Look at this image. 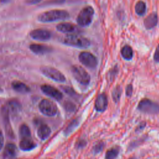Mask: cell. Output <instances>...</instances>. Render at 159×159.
Segmentation results:
<instances>
[{"label":"cell","instance_id":"6da1fadb","mask_svg":"<svg viewBox=\"0 0 159 159\" xmlns=\"http://www.w3.org/2000/svg\"><path fill=\"white\" fill-rule=\"evenodd\" d=\"M70 17L68 11L61 9H53L40 14L37 19L41 22H52L67 19Z\"/></svg>","mask_w":159,"mask_h":159},{"label":"cell","instance_id":"7a4b0ae2","mask_svg":"<svg viewBox=\"0 0 159 159\" xmlns=\"http://www.w3.org/2000/svg\"><path fill=\"white\" fill-rule=\"evenodd\" d=\"M63 43L66 45L80 48H87L91 45L90 41L79 35L69 34L63 39Z\"/></svg>","mask_w":159,"mask_h":159},{"label":"cell","instance_id":"3957f363","mask_svg":"<svg viewBox=\"0 0 159 159\" xmlns=\"http://www.w3.org/2000/svg\"><path fill=\"white\" fill-rule=\"evenodd\" d=\"M94 10L93 7L88 6L83 8L76 17L78 24L81 27L88 26L93 20Z\"/></svg>","mask_w":159,"mask_h":159},{"label":"cell","instance_id":"277c9868","mask_svg":"<svg viewBox=\"0 0 159 159\" xmlns=\"http://www.w3.org/2000/svg\"><path fill=\"white\" fill-rule=\"evenodd\" d=\"M137 109L147 114H156L159 112V104L149 99L143 98L140 101Z\"/></svg>","mask_w":159,"mask_h":159},{"label":"cell","instance_id":"5b68a950","mask_svg":"<svg viewBox=\"0 0 159 159\" xmlns=\"http://www.w3.org/2000/svg\"><path fill=\"white\" fill-rule=\"evenodd\" d=\"M71 71L74 78L81 84L87 86L89 84L91 77L89 74L81 66L73 65L71 66Z\"/></svg>","mask_w":159,"mask_h":159},{"label":"cell","instance_id":"8992f818","mask_svg":"<svg viewBox=\"0 0 159 159\" xmlns=\"http://www.w3.org/2000/svg\"><path fill=\"white\" fill-rule=\"evenodd\" d=\"M39 109L43 114L49 117L55 116L58 112L57 105L53 101L47 99H42L40 101Z\"/></svg>","mask_w":159,"mask_h":159},{"label":"cell","instance_id":"52a82bcc","mask_svg":"<svg viewBox=\"0 0 159 159\" xmlns=\"http://www.w3.org/2000/svg\"><path fill=\"white\" fill-rule=\"evenodd\" d=\"M40 71L45 76L55 81L63 83L66 80L63 74L55 68L50 66H43L40 68Z\"/></svg>","mask_w":159,"mask_h":159},{"label":"cell","instance_id":"ba28073f","mask_svg":"<svg viewBox=\"0 0 159 159\" xmlns=\"http://www.w3.org/2000/svg\"><path fill=\"white\" fill-rule=\"evenodd\" d=\"M80 61L85 66L94 69L98 65V60L96 57L90 52H82L78 56Z\"/></svg>","mask_w":159,"mask_h":159},{"label":"cell","instance_id":"9c48e42d","mask_svg":"<svg viewBox=\"0 0 159 159\" xmlns=\"http://www.w3.org/2000/svg\"><path fill=\"white\" fill-rule=\"evenodd\" d=\"M30 37L36 40L47 41L51 38V33L46 30L42 29H37L32 30L29 34Z\"/></svg>","mask_w":159,"mask_h":159},{"label":"cell","instance_id":"30bf717a","mask_svg":"<svg viewBox=\"0 0 159 159\" xmlns=\"http://www.w3.org/2000/svg\"><path fill=\"white\" fill-rule=\"evenodd\" d=\"M41 90L47 96H50L57 101H60L63 98L62 93L58 89L52 86L43 84L41 86Z\"/></svg>","mask_w":159,"mask_h":159},{"label":"cell","instance_id":"8fae6325","mask_svg":"<svg viewBox=\"0 0 159 159\" xmlns=\"http://www.w3.org/2000/svg\"><path fill=\"white\" fill-rule=\"evenodd\" d=\"M107 98L105 93L99 94L95 101L94 108L98 112H104L107 107Z\"/></svg>","mask_w":159,"mask_h":159},{"label":"cell","instance_id":"7c38bea8","mask_svg":"<svg viewBox=\"0 0 159 159\" xmlns=\"http://www.w3.org/2000/svg\"><path fill=\"white\" fill-rule=\"evenodd\" d=\"M30 50L37 55H43L50 53L52 51V48L43 44L32 43L29 46Z\"/></svg>","mask_w":159,"mask_h":159},{"label":"cell","instance_id":"4fadbf2b","mask_svg":"<svg viewBox=\"0 0 159 159\" xmlns=\"http://www.w3.org/2000/svg\"><path fill=\"white\" fill-rule=\"evenodd\" d=\"M17 153V149L14 143H7L4 148L3 152V158L4 159H13L14 158Z\"/></svg>","mask_w":159,"mask_h":159},{"label":"cell","instance_id":"5bb4252c","mask_svg":"<svg viewBox=\"0 0 159 159\" xmlns=\"http://www.w3.org/2000/svg\"><path fill=\"white\" fill-rule=\"evenodd\" d=\"M58 31L64 34H71L76 31L77 27L70 22H62L58 24L56 27Z\"/></svg>","mask_w":159,"mask_h":159},{"label":"cell","instance_id":"9a60e30c","mask_svg":"<svg viewBox=\"0 0 159 159\" xmlns=\"http://www.w3.org/2000/svg\"><path fill=\"white\" fill-rule=\"evenodd\" d=\"M145 27L149 30L155 27L158 24V16L156 12L150 14L143 21Z\"/></svg>","mask_w":159,"mask_h":159},{"label":"cell","instance_id":"2e32d148","mask_svg":"<svg viewBox=\"0 0 159 159\" xmlns=\"http://www.w3.org/2000/svg\"><path fill=\"white\" fill-rule=\"evenodd\" d=\"M36 147V144L33 142L31 138H26L20 139L19 147L22 150L30 151Z\"/></svg>","mask_w":159,"mask_h":159},{"label":"cell","instance_id":"e0dca14e","mask_svg":"<svg viewBox=\"0 0 159 159\" xmlns=\"http://www.w3.org/2000/svg\"><path fill=\"white\" fill-rule=\"evenodd\" d=\"M8 112L11 113L12 116H16L19 113L21 109V106L19 101L16 100H12L9 101L8 105L6 106Z\"/></svg>","mask_w":159,"mask_h":159},{"label":"cell","instance_id":"ac0fdd59","mask_svg":"<svg viewBox=\"0 0 159 159\" xmlns=\"http://www.w3.org/2000/svg\"><path fill=\"white\" fill-rule=\"evenodd\" d=\"M51 130L46 124H41L37 130V135L41 140H45L50 135Z\"/></svg>","mask_w":159,"mask_h":159},{"label":"cell","instance_id":"d6986e66","mask_svg":"<svg viewBox=\"0 0 159 159\" xmlns=\"http://www.w3.org/2000/svg\"><path fill=\"white\" fill-rule=\"evenodd\" d=\"M12 87L16 91L20 93H27L30 91L29 87L20 81H14L12 83Z\"/></svg>","mask_w":159,"mask_h":159},{"label":"cell","instance_id":"ffe728a7","mask_svg":"<svg viewBox=\"0 0 159 159\" xmlns=\"http://www.w3.org/2000/svg\"><path fill=\"white\" fill-rule=\"evenodd\" d=\"M80 123V117H77L74 119L67 126V127L64 130V135L65 136L69 135L74 130H75Z\"/></svg>","mask_w":159,"mask_h":159},{"label":"cell","instance_id":"44dd1931","mask_svg":"<svg viewBox=\"0 0 159 159\" xmlns=\"http://www.w3.org/2000/svg\"><path fill=\"white\" fill-rule=\"evenodd\" d=\"M120 53L122 58L126 60H130L133 57L132 48L128 45H125L122 48Z\"/></svg>","mask_w":159,"mask_h":159},{"label":"cell","instance_id":"7402d4cb","mask_svg":"<svg viewBox=\"0 0 159 159\" xmlns=\"http://www.w3.org/2000/svg\"><path fill=\"white\" fill-rule=\"evenodd\" d=\"M120 148L119 146H115L109 149L105 155V159H116L120 152Z\"/></svg>","mask_w":159,"mask_h":159},{"label":"cell","instance_id":"603a6c76","mask_svg":"<svg viewBox=\"0 0 159 159\" xmlns=\"http://www.w3.org/2000/svg\"><path fill=\"white\" fill-rule=\"evenodd\" d=\"M19 136L20 137V139H26V138H31L30 129L26 124H23L20 126Z\"/></svg>","mask_w":159,"mask_h":159},{"label":"cell","instance_id":"cb8c5ba5","mask_svg":"<svg viewBox=\"0 0 159 159\" xmlns=\"http://www.w3.org/2000/svg\"><path fill=\"white\" fill-rule=\"evenodd\" d=\"M146 4L142 1H138L135 6V12L140 16L144 15V14L146 12Z\"/></svg>","mask_w":159,"mask_h":159},{"label":"cell","instance_id":"d4e9b609","mask_svg":"<svg viewBox=\"0 0 159 159\" xmlns=\"http://www.w3.org/2000/svg\"><path fill=\"white\" fill-rule=\"evenodd\" d=\"M122 88L120 87V85H117L112 90V97L113 99V101L116 103L117 102H119V101L120 100V96H121V94H122Z\"/></svg>","mask_w":159,"mask_h":159},{"label":"cell","instance_id":"484cf974","mask_svg":"<svg viewBox=\"0 0 159 159\" xmlns=\"http://www.w3.org/2000/svg\"><path fill=\"white\" fill-rule=\"evenodd\" d=\"M104 143L102 141H99L98 142H97L93 147L92 152L93 153V154L96 155L98 154L99 153H100L104 148Z\"/></svg>","mask_w":159,"mask_h":159},{"label":"cell","instance_id":"4316f807","mask_svg":"<svg viewBox=\"0 0 159 159\" xmlns=\"http://www.w3.org/2000/svg\"><path fill=\"white\" fill-rule=\"evenodd\" d=\"M64 108L65 109V110L66 111L71 112L75 110L76 106L73 103H72L70 101H66L64 104Z\"/></svg>","mask_w":159,"mask_h":159},{"label":"cell","instance_id":"83f0119b","mask_svg":"<svg viewBox=\"0 0 159 159\" xmlns=\"http://www.w3.org/2000/svg\"><path fill=\"white\" fill-rule=\"evenodd\" d=\"M61 89L68 94L70 96H73L76 94L75 91L73 90V89L70 86H61Z\"/></svg>","mask_w":159,"mask_h":159},{"label":"cell","instance_id":"f1b7e54d","mask_svg":"<svg viewBox=\"0 0 159 159\" xmlns=\"http://www.w3.org/2000/svg\"><path fill=\"white\" fill-rule=\"evenodd\" d=\"M86 141L84 139H80L78 141H76V147L77 148H82L83 147H84L86 145Z\"/></svg>","mask_w":159,"mask_h":159},{"label":"cell","instance_id":"f546056e","mask_svg":"<svg viewBox=\"0 0 159 159\" xmlns=\"http://www.w3.org/2000/svg\"><path fill=\"white\" fill-rule=\"evenodd\" d=\"M132 92H133V87L131 84H128L126 86L125 89V94L128 97H130L132 95Z\"/></svg>","mask_w":159,"mask_h":159},{"label":"cell","instance_id":"4dcf8cb0","mask_svg":"<svg viewBox=\"0 0 159 159\" xmlns=\"http://www.w3.org/2000/svg\"><path fill=\"white\" fill-rule=\"evenodd\" d=\"M153 60L156 63H159V43L157 45L153 55Z\"/></svg>","mask_w":159,"mask_h":159},{"label":"cell","instance_id":"1f68e13d","mask_svg":"<svg viewBox=\"0 0 159 159\" xmlns=\"http://www.w3.org/2000/svg\"><path fill=\"white\" fill-rule=\"evenodd\" d=\"M42 0H25V2L27 4H36L40 2Z\"/></svg>","mask_w":159,"mask_h":159},{"label":"cell","instance_id":"d6a6232c","mask_svg":"<svg viewBox=\"0 0 159 159\" xmlns=\"http://www.w3.org/2000/svg\"><path fill=\"white\" fill-rule=\"evenodd\" d=\"M4 145V136L2 131L0 130V150L2 148Z\"/></svg>","mask_w":159,"mask_h":159},{"label":"cell","instance_id":"836d02e7","mask_svg":"<svg viewBox=\"0 0 159 159\" xmlns=\"http://www.w3.org/2000/svg\"><path fill=\"white\" fill-rule=\"evenodd\" d=\"M129 159H136L135 158H129Z\"/></svg>","mask_w":159,"mask_h":159},{"label":"cell","instance_id":"e575fe53","mask_svg":"<svg viewBox=\"0 0 159 159\" xmlns=\"http://www.w3.org/2000/svg\"><path fill=\"white\" fill-rule=\"evenodd\" d=\"M47 159H51V158H47Z\"/></svg>","mask_w":159,"mask_h":159}]
</instances>
